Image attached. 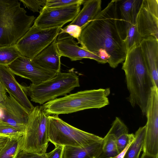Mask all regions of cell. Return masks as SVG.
Listing matches in <instances>:
<instances>
[{
  "label": "cell",
  "mask_w": 158,
  "mask_h": 158,
  "mask_svg": "<svg viewBox=\"0 0 158 158\" xmlns=\"http://www.w3.org/2000/svg\"><path fill=\"white\" fill-rule=\"evenodd\" d=\"M17 158H46V155L45 153L39 154L21 151Z\"/></svg>",
  "instance_id": "cell-31"
},
{
  "label": "cell",
  "mask_w": 158,
  "mask_h": 158,
  "mask_svg": "<svg viewBox=\"0 0 158 158\" xmlns=\"http://www.w3.org/2000/svg\"><path fill=\"white\" fill-rule=\"evenodd\" d=\"M48 116L42 106H35L29 113L23 136L21 151L39 154L46 153L49 142Z\"/></svg>",
  "instance_id": "cell-7"
},
{
  "label": "cell",
  "mask_w": 158,
  "mask_h": 158,
  "mask_svg": "<svg viewBox=\"0 0 158 158\" xmlns=\"http://www.w3.org/2000/svg\"><path fill=\"white\" fill-rule=\"evenodd\" d=\"M83 0H47L45 6L47 8L61 7L75 4H83Z\"/></svg>",
  "instance_id": "cell-27"
},
{
  "label": "cell",
  "mask_w": 158,
  "mask_h": 158,
  "mask_svg": "<svg viewBox=\"0 0 158 158\" xmlns=\"http://www.w3.org/2000/svg\"><path fill=\"white\" fill-rule=\"evenodd\" d=\"M125 39L119 19L118 0H113L82 30L77 40L83 48L115 68L125 59Z\"/></svg>",
  "instance_id": "cell-1"
},
{
  "label": "cell",
  "mask_w": 158,
  "mask_h": 158,
  "mask_svg": "<svg viewBox=\"0 0 158 158\" xmlns=\"http://www.w3.org/2000/svg\"><path fill=\"white\" fill-rule=\"evenodd\" d=\"M146 129L145 125L136 131L135 139L127 149L123 158H139L143 148Z\"/></svg>",
  "instance_id": "cell-21"
},
{
  "label": "cell",
  "mask_w": 158,
  "mask_h": 158,
  "mask_svg": "<svg viewBox=\"0 0 158 158\" xmlns=\"http://www.w3.org/2000/svg\"><path fill=\"white\" fill-rule=\"evenodd\" d=\"M0 81L9 94L12 95L29 113L34 106L25 92L23 86L15 79L7 66L0 65Z\"/></svg>",
  "instance_id": "cell-14"
},
{
  "label": "cell",
  "mask_w": 158,
  "mask_h": 158,
  "mask_svg": "<svg viewBox=\"0 0 158 158\" xmlns=\"http://www.w3.org/2000/svg\"><path fill=\"white\" fill-rule=\"evenodd\" d=\"M21 56L15 46L0 47V65L7 66Z\"/></svg>",
  "instance_id": "cell-24"
},
{
  "label": "cell",
  "mask_w": 158,
  "mask_h": 158,
  "mask_svg": "<svg viewBox=\"0 0 158 158\" xmlns=\"http://www.w3.org/2000/svg\"><path fill=\"white\" fill-rule=\"evenodd\" d=\"M136 26L143 38L152 36L158 40V1L143 0Z\"/></svg>",
  "instance_id": "cell-11"
},
{
  "label": "cell",
  "mask_w": 158,
  "mask_h": 158,
  "mask_svg": "<svg viewBox=\"0 0 158 158\" xmlns=\"http://www.w3.org/2000/svg\"><path fill=\"white\" fill-rule=\"evenodd\" d=\"M141 158H157L146 154L143 153L141 155Z\"/></svg>",
  "instance_id": "cell-35"
},
{
  "label": "cell",
  "mask_w": 158,
  "mask_h": 158,
  "mask_svg": "<svg viewBox=\"0 0 158 158\" xmlns=\"http://www.w3.org/2000/svg\"><path fill=\"white\" fill-rule=\"evenodd\" d=\"M102 142L85 148L64 146L62 158H98L101 152Z\"/></svg>",
  "instance_id": "cell-20"
},
{
  "label": "cell",
  "mask_w": 158,
  "mask_h": 158,
  "mask_svg": "<svg viewBox=\"0 0 158 158\" xmlns=\"http://www.w3.org/2000/svg\"><path fill=\"white\" fill-rule=\"evenodd\" d=\"M7 67L15 75L29 79L34 85L52 78L58 73L43 68L32 59L22 56L17 58Z\"/></svg>",
  "instance_id": "cell-10"
},
{
  "label": "cell",
  "mask_w": 158,
  "mask_h": 158,
  "mask_svg": "<svg viewBox=\"0 0 158 158\" xmlns=\"http://www.w3.org/2000/svg\"><path fill=\"white\" fill-rule=\"evenodd\" d=\"M110 88L80 91L48 102L42 106L48 115L68 114L109 104Z\"/></svg>",
  "instance_id": "cell-4"
},
{
  "label": "cell",
  "mask_w": 158,
  "mask_h": 158,
  "mask_svg": "<svg viewBox=\"0 0 158 158\" xmlns=\"http://www.w3.org/2000/svg\"><path fill=\"white\" fill-rule=\"evenodd\" d=\"M143 0H118L119 19L125 38L127 29L136 25V19Z\"/></svg>",
  "instance_id": "cell-17"
},
{
  "label": "cell",
  "mask_w": 158,
  "mask_h": 158,
  "mask_svg": "<svg viewBox=\"0 0 158 158\" xmlns=\"http://www.w3.org/2000/svg\"><path fill=\"white\" fill-rule=\"evenodd\" d=\"M0 110L3 114L1 119L13 127L25 131L29 113L12 95H7L0 102Z\"/></svg>",
  "instance_id": "cell-12"
},
{
  "label": "cell",
  "mask_w": 158,
  "mask_h": 158,
  "mask_svg": "<svg viewBox=\"0 0 158 158\" xmlns=\"http://www.w3.org/2000/svg\"><path fill=\"white\" fill-rule=\"evenodd\" d=\"M143 39L136 25H131L127 31L125 39L127 52L133 47L140 45Z\"/></svg>",
  "instance_id": "cell-25"
},
{
  "label": "cell",
  "mask_w": 158,
  "mask_h": 158,
  "mask_svg": "<svg viewBox=\"0 0 158 158\" xmlns=\"http://www.w3.org/2000/svg\"><path fill=\"white\" fill-rule=\"evenodd\" d=\"M48 132L49 141L55 147L85 148L101 142L103 139L69 125L56 114L48 116Z\"/></svg>",
  "instance_id": "cell-6"
},
{
  "label": "cell",
  "mask_w": 158,
  "mask_h": 158,
  "mask_svg": "<svg viewBox=\"0 0 158 158\" xmlns=\"http://www.w3.org/2000/svg\"><path fill=\"white\" fill-rule=\"evenodd\" d=\"M80 6L75 4L61 7H44L33 25L42 29L62 27L65 24L74 20L80 11Z\"/></svg>",
  "instance_id": "cell-9"
},
{
  "label": "cell",
  "mask_w": 158,
  "mask_h": 158,
  "mask_svg": "<svg viewBox=\"0 0 158 158\" xmlns=\"http://www.w3.org/2000/svg\"><path fill=\"white\" fill-rule=\"evenodd\" d=\"M6 91L0 81V102L3 101L6 98Z\"/></svg>",
  "instance_id": "cell-33"
},
{
  "label": "cell",
  "mask_w": 158,
  "mask_h": 158,
  "mask_svg": "<svg viewBox=\"0 0 158 158\" xmlns=\"http://www.w3.org/2000/svg\"><path fill=\"white\" fill-rule=\"evenodd\" d=\"M57 38L32 60L43 68L58 73L60 72L61 56L57 47Z\"/></svg>",
  "instance_id": "cell-18"
},
{
  "label": "cell",
  "mask_w": 158,
  "mask_h": 158,
  "mask_svg": "<svg viewBox=\"0 0 158 158\" xmlns=\"http://www.w3.org/2000/svg\"><path fill=\"white\" fill-rule=\"evenodd\" d=\"M24 132L10 125L0 118V135L10 138L22 136Z\"/></svg>",
  "instance_id": "cell-26"
},
{
  "label": "cell",
  "mask_w": 158,
  "mask_h": 158,
  "mask_svg": "<svg viewBox=\"0 0 158 158\" xmlns=\"http://www.w3.org/2000/svg\"><path fill=\"white\" fill-rule=\"evenodd\" d=\"M23 86L27 95L31 101L40 105L65 96L76 87L80 86L78 76L73 71L60 72L52 78L38 85L31 84Z\"/></svg>",
  "instance_id": "cell-5"
},
{
  "label": "cell",
  "mask_w": 158,
  "mask_h": 158,
  "mask_svg": "<svg viewBox=\"0 0 158 158\" xmlns=\"http://www.w3.org/2000/svg\"><path fill=\"white\" fill-rule=\"evenodd\" d=\"M116 138L113 134L108 132L103 138L101 152L98 158H110L118 154L116 144Z\"/></svg>",
  "instance_id": "cell-23"
},
{
  "label": "cell",
  "mask_w": 158,
  "mask_h": 158,
  "mask_svg": "<svg viewBox=\"0 0 158 158\" xmlns=\"http://www.w3.org/2000/svg\"><path fill=\"white\" fill-rule=\"evenodd\" d=\"M9 138H10L7 136L0 135V150L6 144Z\"/></svg>",
  "instance_id": "cell-34"
},
{
  "label": "cell",
  "mask_w": 158,
  "mask_h": 158,
  "mask_svg": "<svg viewBox=\"0 0 158 158\" xmlns=\"http://www.w3.org/2000/svg\"><path fill=\"white\" fill-rule=\"evenodd\" d=\"M140 46L154 85L158 87V40L152 36L143 38Z\"/></svg>",
  "instance_id": "cell-15"
},
{
  "label": "cell",
  "mask_w": 158,
  "mask_h": 158,
  "mask_svg": "<svg viewBox=\"0 0 158 158\" xmlns=\"http://www.w3.org/2000/svg\"><path fill=\"white\" fill-rule=\"evenodd\" d=\"M0 135L1 136H4V135Z\"/></svg>",
  "instance_id": "cell-36"
},
{
  "label": "cell",
  "mask_w": 158,
  "mask_h": 158,
  "mask_svg": "<svg viewBox=\"0 0 158 158\" xmlns=\"http://www.w3.org/2000/svg\"><path fill=\"white\" fill-rule=\"evenodd\" d=\"M82 29L79 26L73 24L69 25L61 28L59 34L66 33L77 40L80 36Z\"/></svg>",
  "instance_id": "cell-29"
},
{
  "label": "cell",
  "mask_w": 158,
  "mask_h": 158,
  "mask_svg": "<svg viewBox=\"0 0 158 158\" xmlns=\"http://www.w3.org/2000/svg\"><path fill=\"white\" fill-rule=\"evenodd\" d=\"M23 3L24 6L33 12H39V10L44 7L46 4L47 0H19Z\"/></svg>",
  "instance_id": "cell-28"
},
{
  "label": "cell",
  "mask_w": 158,
  "mask_h": 158,
  "mask_svg": "<svg viewBox=\"0 0 158 158\" xmlns=\"http://www.w3.org/2000/svg\"><path fill=\"white\" fill-rule=\"evenodd\" d=\"M61 28L42 29L33 25L15 46L21 56L32 59L57 38Z\"/></svg>",
  "instance_id": "cell-8"
},
{
  "label": "cell",
  "mask_w": 158,
  "mask_h": 158,
  "mask_svg": "<svg viewBox=\"0 0 158 158\" xmlns=\"http://www.w3.org/2000/svg\"><path fill=\"white\" fill-rule=\"evenodd\" d=\"M146 116V138L154 141L158 138V87L153 86L150 95L147 106Z\"/></svg>",
  "instance_id": "cell-16"
},
{
  "label": "cell",
  "mask_w": 158,
  "mask_h": 158,
  "mask_svg": "<svg viewBox=\"0 0 158 158\" xmlns=\"http://www.w3.org/2000/svg\"><path fill=\"white\" fill-rule=\"evenodd\" d=\"M135 139V137L134 134L133 133L131 134V135L129 142L125 148L116 156L110 158H123L127 149L134 141Z\"/></svg>",
  "instance_id": "cell-32"
},
{
  "label": "cell",
  "mask_w": 158,
  "mask_h": 158,
  "mask_svg": "<svg viewBox=\"0 0 158 158\" xmlns=\"http://www.w3.org/2000/svg\"><path fill=\"white\" fill-rule=\"evenodd\" d=\"M122 69L125 73L128 101L133 107L136 105L146 115L148 101L152 88L155 86L147 68L140 45L127 53Z\"/></svg>",
  "instance_id": "cell-2"
},
{
  "label": "cell",
  "mask_w": 158,
  "mask_h": 158,
  "mask_svg": "<svg viewBox=\"0 0 158 158\" xmlns=\"http://www.w3.org/2000/svg\"><path fill=\"white\" fill-rule=\"evenodd\" d=\"M64 146H58L52 151L46 153V158H62Z\"/></svg>",
  "instance_id": "cell-30"
},
{
  "label": "cell",
  "mask_w": 158,
  "mask_h": 158,
  "mask_svg": "<svg viewBox=\"0 0 158 158\" xmlns=\"http://www.w3.org/2000/svg\"><path fill=\"white\" fill-rule=\"evenodd\" d=\"M23 136L9 138L6 144L0 150V158H17L21 151Z\"/></svg>",
  "instance_id": "cell-22"
},
{
  "label": "cell",
  "mask_w": 158,
  "mask_h": 158,
  "mask_svg": "<svg viewBox=\"0 0 158 158\" xmlns=\"http://www.w3.org/2000/svg\"><path fill=\"white\" fill-rule=\"evenodd\" d=\"M56 40L58 51L61 56L69 58L71 61L80 60L84 58L94 60L99 63L106 62L98 56L79 46L73 38L66 33L59 34Z\"/></svg>",
  "instance_id": "cell-13"
},
{
  "label": "cell",
  "mask_w": 158,
  "mask_h": 158,
  "mask_svg": "<svg viewBox=\"0 0 158 158\" xmlns=\"http://www.w3.org/2000/svg\"><path fill=\"white\" fill-rule=\"evenodd\" d=\"M83 7L69 24L77 25L82 30L93 20L101 10V0H84Z\"/></svg>",
  "instance_id": "cell-19"
},
{
  "label": "cell",
  "mask_w": 158,
  "mask_h": 158,
  "mask_svg": "<svg viewBox=\"0 0 158 158\" xmlns=\"http://www.w3.org/2000/svg\"><path fill=\"white\" fill-rule=\"evenodd\" d=\"M17 0H0V47L15 46L35 20Z\"/></svg>",
  "instance_id": "cell-3"
}]
</instances>
